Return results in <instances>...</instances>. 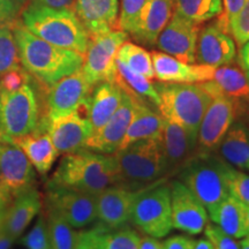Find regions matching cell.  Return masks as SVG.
I'll use <instances>...</instances> for the list:
<instances>
[{
	"instance_id": "obj_1",
	"label": "cell",
	"mask_w": 249,
	"mask_h": 249,
	"mask_svg": "<svg viewBox=\"0 0 249 249\" xmlns=\"http://www.w3.org/2000/svg\"><path fill=\"white\" fill-rule=\"evenodd\" d=\"M123 182L116 156L81 149L64 156L48 183L98 195Z\"/></svg>"
},
{
	"instance_id": "obj_2",
	"label": "cell",
	"mask_w": 249,
	"mask_h": 249,
	"mask_svg": "<svg viewBox=\"0 0 249 249\" xmlns=\"http://www.w3.org/2000/svg\"><path fill=\"white\" fill-rule=\"evenodd\" d=\"M13 35L23 68L44 85L52 86L82 67V54L50 44L23 24L14 28Z\"/></svg>"
},
{
	"instance_id": "obj_3",
	"label": "cell",
	"mask_w": 249,
	"mask_h": 249,
	"mask_svg": "<svg viewBox=\"0 0 249 249\" xmlns=\"http://www.w3.org/2000/svg\"><path fill=\"white\" fill-rule=\"evenodd\" d=\"M22 23L30 33L58 48L85 55L89 35L70 9H55L34 2L22 13Z\"/></svg>"
},
{
	"instance_id": "obj_4",
	"label": "cell",
	"mask_w": 249,
	"mask_h": 249,
	"mask_svg": "<svg viewBox=\"0 0 249 249\" xmlns=\"http://www.w3.org/2000/svg\"><path fill=\"white\" fill-rule=\"evenodd\" d=\"M155 88L160 96L157 108L161 116L181 124L196 141L202 118L213 97L198 83L161 82Z\"/></svg>"
},
{
	"instance_id": "obj_5",
	"label": "cell",
	"mask_w": 249,
	"mask_h": 249,
	"mask_svg": "<svg viewBox=\"0 0 249 249\" xmlns=\"http://www.w3.org/2000/svg\"><path fill=\"white\" fill-rule=\"evenodd\" d=\"M229 163L214 154L196 151L179 174L180 181L191 189L208 213L230 195L226 172Z\"/></svg>"
},
{
	"instance_id": "obj_6",
	"label": "cell",
	"mask_w": 249,
	"mask_h": 249,
	"mask_svg": "<svg viewBox=\"0 0 249 249\" xmlns=\"http://www.w3.org/2000/svg\"><path fill=\"white\" fill-rule=\"evenodd\" d=\"M40 116L36 92L29 81L15 91L0 90V135L18 139L37 129Z\"/></svg>"
},
{
	"instance_id": "obj_7",
	"label": "cell",
	"mask_w": 249,
	"mask_h": 249,
	"mask_svg": "<svg viewBox=\"0 0 249 249\" xmlns=\"http://www.w3.org/2000/svg\"><path fill=\"white\" fill-rule=\"evenodd\" d=\"M113 155L119 165L123 181L152 182L167 173L161 136L140 140Z\"/></svg>"
},
{
	"instance_id": "obj_8",
	"label": "cell",
	"mask_w": 249,
	"mask_h": 249,
	"mask_svg": "<svg viewBox=\"0 0 249 249\" xmlns=\"http://www.w3.org/2000/svg\"><path fill=\"white\" fill-rule=\"evenodd\" d=\"M130 222L144 234L164 238L172 231L171 186L156 183L139 191L130 214Z\"/></svg>"
},
{
	"instance_id": "obj_9",
	"label": "cell",
	"mask_w": 249,
	"mask_h": 249,
	"mask_svg": "<svg viewBox=\"0 0 249 249\" xmlns=\"http://www.w3.org/2000/svg\"><path fill=\"white\" fill-rule=\"evenodd\" d=\"M127 38L128 34L123 30H111L89 36L81 70L92 87L101 82H114L118 73L116 64L118 50Z\"/></svg>"
},
{
	"instance_id": "obj_10",
	"label": "cell",
	"mask_w": 249,
	"mask_h": 249,
	"mask_svg": "<svg viewBox=\"0 0 249 249\" xmlns=\"http://www.w3.org/2000/svg\"><path fill=\"white\" fill-rule=\"evenodd\" d=\"M36 172L26 154L0 135V203L9 205L21 193L34 187Z\"/></svg>"
},
{
	"instance_id": "obj_11",
	"label": "cell",
	"mask_w": 249,
	"mask_h": 249,
	"mask_svg": "<svg viewBox=\"0 0 249 249\" xmlns=\"http://www.w3.org/2000/svg\"><path fill=\"white\" fill-rule=\"evenodd\" d=\"M45 208L57 211L74 229H82L97 219V195L48 183Z\"/></svg>"
},
{
	"instance_id": "obj_12",
	"label": "cell",
	"mask_w": 249,
	"mask_h": 249,
	"mask_svg": "<svg viewBox=\"0 0 249 249\" xmlns=\"http://www.w3.org/2000/svg\"><path fill=\"white\" fill-rule=\"evenodd\" d=\"M240 112V103L236 99L219 96L211 101L202 118L196 140V151L214 154L227 130L234 123Z\"/></svg>"
},
{
	"instance_id": "obj_13",
	"label": "cell",
	"mask_w": 249,
	"mask_h": 249,
	"mask_svg": "<svg viewBox=\"0 0 249 249\" xmlns=\"http://www.w3.org/2000/svg\"><path fill=\"white\" fill-rule=\"evenodd\" d=\"M50 87L45 113V117L50 120L82 108L88 103L93 88L86 79L82 70L62 77Z\"/></svg>"
},
{
	"instance_id": "obj_14",
	"label": "cell",
	"mask_w": 249,
	"mask_h": 249,
	"mask_svg": "<svg viewBox=\"0 0 249 249\" xmlns=\"http://www.w3.org/2000/svg\"><path fill=\"white\" fill-rule=\"evenodd\" d=\"M46 129L59 155L71 154L85 149L87 141L93 133L88 117V103L79 111L67 116L48 119Z\"/></svg>"
},
{
	"instance_id": "obj_15",
	"label": "cell",
	"mask_w": 249,
	"mask_h": 249,
	"mask_svg": "<svg viewBox=\"0 0 249 249\" xmlns=\"http://www.w3.org/2000/svg\"><path fill=\"white\" fill-rule=\"evenodd\" d=\"M139 101L142 99L134 97L123 90V99L119 107L102 128L92 133L86 143L85 149L107 155L117 152L124 134L135 116L136 105Z\"/></svg>"
},
{
	"instance_id": "obj_16",
	"label": "cell",
	"mask_w": 249,
	"mask_h": 249,
	"mask_svg": "<svg viewBox=\"0 0 249 249\" xmlns=\"http://www.w3.org/2000/svg\"><path fill=\"white\" fill-rule=\"evenodd\" d=\"M170 186L173 229L189 235L200 234L208 224L205 207L180 180H176Z\"/></svg>"
},
{
	"instance_id": "obj_17",
	"label": "cell",
	"mask_w": 249,
	"mask_h": 249,
	"mask_svg": "<svg viewBox=\"0 0 249 249\" xmlns=\"http://www.w3.org/2000/svg\"><path fill=\"white\" fill-rule=\"evenodd\" d=\"M198 26L183 20L177 13L158 36V49L186 64H195Z\"/></svg>"
},
{
	"instance_id": "obj_18",
	"label": "cell",
	"mask_w": 249,
	"mask_h": 249,
	"mask_svg": "<svg viewBox=\"0 0 249 249\" xmlns=\"http://www.w3.org/2000/svg\"><path fill=\"white\" fill-rule=\"evenodd\" d=\"M235 55L234 40L217 22L209 24L198 33L195 62L217 68L231 64Z\"/></svg>"
},
{
	"instance_id": "obj_19",
	"label": "cell",
	"mask_w": 249,
	"mask_h": 249,
	"mask_svg": "<svg viewBox=\"0 0 249 249\" xmlns=\"http://www.w3.org/2000/svg\"><path fill=\"white\" fill-rule=\"evenodd\" d=\"M138 192L123 186H111L97 195L98 224L117 230L130 222V214Z\"/></svg>"
},
{
	"instance_id": "obj_20",
	"label": "cell",
	"mask_w": 249,
	"mask_h": 249,
	"mask_svg": "<svg viewBox=\"0 0 249 249\" xmlns=\"http://www.w3.org/2000/svg\"><path fill=\"white\" fill-rule=\"evenodd\" d=\"M155 77L160 82L201 83L213 79L214 68L205 65L186 64L164 52H151Z\"/></svg>"
},
{
	"instance_id": "obj_21",
	"label": "cell",
	"mask_w": 249,
	"mask_h": 249,
	"mask_svg": "<svg viewBox=\"0 0 249 249\" xmlns=\"http://www.w3.org/2000/svg\"><path fill=\"white\" fill-rule=\"evenodd\" d=\"M74 7L89 36L118 30L119 0H75Z\"/></svg>"
},
{
	"instance_id": "obj_22",
	"label": "cell",
	"mask_w": 249,
	"mask_h": 249,
	"mask_svg": "<svg viewBox=\"0 0 249 249\" xmlns=\"http://www.w3.org/2000/svg\"><path fill=\"white\" fill-rule=\"evenodd\" d=\"M46 126H48V118L45 117L33 133L18 139H9L26 154L34 169L40 176H45L52 169L59 156L50 138Z\"/></svg>"
},
{
	"instance_id": "obj_23",
	"label": "cell",
	"mask_w": 249,
	"mask_h": 249,
	"mask_svg": "<svg viewBox=\"0 0 249 249\" xmlns=\"http://www.w3.org/2000/svg\"><path fill=\"white\" fill-rule=\"evenodd\" d=\"M173 9V0H147L130 35L142 44L156 45L158 36L172 18Z\"/></svg>"
},
{
	"instance_id": "obj_24",
	"label": "cell",
	"mask_w": 249,
	"mask_h": 249,
	"mask_svg": "<svg viewBox=\"0 0 249 249\" xmlns=\"http://www.w3.org/2000/svg\"><path fill=\"white\" fill-rule=\"evenodd\" d=\"M141 236L128 226L110 230L97 224L88 231L79 232L75 249H140Z\"/></svg>"
},
{
	"instance_id": "obj_25",
	"label": "cell",
	"mask_w": 249,
	"mask_h": 249,
	"mask_svg": "<svg viewBox=\"0 0 249 249\" xmlns=\"http://www.w3.org/2000/svg\"><path fill=\"white\" fill-rule=\"evenodd\" d=\"M161 144L169 171L182 169L196 152V141L181 124L165 119Z\"/></svg>"
},
{
	"instance_id": "obj_26",
	"label": "cell",
	"mask_w": 249,
	"mask_h": 249,
	"mask_svg": "<svg viewBox=\"0 0 249 249\" xmlns=\"http://www.w3.org/2000/svg\"><path fill=\"white\" fill-rule=\"evenodd\" d=\"M42 204V196L35 186L21 193L9 204L6 213L4 231L17 240L31 220L40 213Z\"/></svg>"
},
{
	"instance_id": "obj_27",
	"label": "cell",
	"mask_w": 249,
	"mask_h": 249,
	"mask_svg": "<svg viewBox=\"0 0 249 249\" xmlns=\"http://www.w3.org/2000/svg\"><path fill=\"white\" fill-rule=\"evenodd\" d=\"M211 97L225 96L236 101L249 99V80L247 74L235 66L214 68L213 79L198 83Z\"/></svg>"
},
{
	"instance_id": "obj_28",
	"label": "cell",
	"mask_w": 249,
	"mask_h": 249,
	"mask_svg": "<svg viewBox=\"0 0 249 249\" xmlns=\"http://www.w3.org/2000/svg\"><path fill=\"white\" fill-rule=\"evenodd\" d=\"M93 87L88 99V117L93 132H96L107 123L119 107L123 89L114 82H101Z\"/></svg>"
},
{
	"instance_id": "obj_29",
	"label": "cell",
	"mask_w": 249,
	"mask_h": 249,
	"mask_svg": "<svg viewBox=\"0 0 249 249\" xmlns=\"http://www.w3.org/2000/svg\"><path fill=\"white\" fill-rule=\"evenodd\" d=\"M164 124L165 118L161 114L152 111L147 102L139 101L136 105L135 116L124 134L118 150L124 149L140 140L160 138L163 134Z\"/></svg>"
},
{
	"instance_id": "obj_30",
	"label": "cell",
	"mask_w": 249,
	"mask_h": 249,
	"mask_svg": "<svg viewBox=\"0 0 249 249\" xmlns=\"http://www.w3.org/2000/svg\"><path fill=\"white\" fill-rule=\"evenodd\" d=\"M210 219L226 234L234 239H242L248 235L246 207L234 196L230 194L222 201L213 213Z\"/></svg>"
},
{
	"instance_id": "obj_31",
	"label": "cell",
	"mask_w": 249,
	"mask_h": 249,
	"mask_svg": "<svg viewBox=\"0 0 249 249\" xmlns=\"http://www.w3.org/2000/svg\"><path fill=\"white\" fill-rule=\"evenodd\" d=\"M220 156L226 163L241 171H249V128L241 121H234L219 148Z\"/></svg>"
},
{
	"instance_id": "obj_32",
	"label": "cell",
	"mask_w": 249,
	"mask_h": 249,
	"mask_svg": "<svg viewBox=\"0 0 249 249\" xmlns=\"http://www.w3.org/2000/svg\"><path fill=\"white\" fill-rule=\"evenodd\" d=\"M116 64L118 73L114 83H117L124 91L134 97L142 99L144 102H151L152 104L158 107L160 96L155 88V85H152L151 80L130 70L128 66H126L124 62L118 59Z\"/></svg>"
},
{
	"instance_id": "obj_33",
	"label": "cell",
	"mask_w": 249,
	"mask_h": 249,
	"mask_svg": "<svg viewBox=\"0 0 249 249\" xmlns=\"http://www.w3.org/2000/svg\"><path fill=\"white\" fill-rule=\"evenodd\" d=\"M174 13L196 26L219 17L223 12L222 0H173Z\"/></svg>"
},
{
	"instance_id": "obj_34",
	"label": "cell",
	"mask_w": 249,
	"mask_h": 249,
	"mask_svg": "<svg viewBox=\"0 0 249 249\" xmlns=\"http://www.w3.org/2000/svg\"><path fill=\"white\" fill-rule=\"evenodd\" d=\"M45 220L52 249H75L79 232L57 211L45 208Z\"/></svg>"
},
{
	"instance_id": "obj_35",
	"label": "cell",
	"mask_w": 249,
	"mask_h": 249,
	"mask_svg": "<svg viewBox=\"0 0 249 249\" xmlns=\"http://www.w3.org/2000/svg\"><path fill=\"white\" fill-rule=\"evenodd\" d=\"M117 59L136 73L141 74L149 80L155 79L154 65L151 53L134 43L124 42L118 50Z\"/></svg>"
},
{
	"instance_id": "obj_36",
	"label": "cell",
	"mask_w": 249,
	"mask_h": 249,
	"mask_svg": "<svg viewBox=\"0 0 249 249\" xmlns=\"http://www.w3.org/2000/svg\"><path fill=\"white\" fill-rule=\"evenodd\" d=\"M20 57L14 35L7 28L0 26V76L18 66Z\"/></svg>"
},
{
	"instance_id": "obj_37",
	"label": "cell",
	"mask_w": 249,
	"mask_h": 249,
	"mask_svg": "<svg viewBox=\"0 0 249 249\" xmlns=\"http://www.w3.org/2000/svg\"><path fill=\"white\" fill-rule=\"evenodd\" d=\"M226 179L230 194L242 204L249 207V174L241 170H236L229 164Z\"/></svg>"
},
{
	"instance_id": "obj_38",
	"label": "cell",
	"mask_w": 249,
	"mask_h": 249,
	"mask_svg": "<svg viewBox=\"0 0 249 249\" xmlns=\"http://www.w3.org/2000/svg\"><path fill=\"white\" fill-rule=\"evenodd\" d=\"M147 0H121L120 17L118 18V30L130 34L136 26L139 15Z\"/></svg>"
},
{
	"instance_id": "obj_39",
	"label": "cell",
	"mask_w": 249,
	"mask_h": 249,
	"mask_svg": "<svg viewBox=\"0 0 249 249\" xmlns=\"http://www.w3.org/2000/svg\"><path fill=\"white\" fill-rule=\"evenodd\" d=\"M23 245L28 249H52L44 213H40L30 232L23 238Z\"/></svg>"
},
{
	"instance_id": "obj_40",
	"label": "cell",
	"mask_w": 249,
	"mask_h": 249,
	"mask_svg": "<svg viewBox=\"0 0 249 249\" xmlns=\"http://www.w3.org/2000/svg\"><path fill=\"white\" fill-rule=\"evenodd\" d=\"M229 34L233 36L239 48L249 40V0H245L240 12L230 24Z\"/></svg>"
},
{
	"instance_id": "obj_41",
	"label": "cell",
	"mask_w": 249,
	"mask_h": 249,
	"mask_svg": "<svg viewBox=\"0 0 249 249\" xmlns=\"http://www.w3.org/2000/svg\"><path fill=\"white\" fill-rule=\"evenodd\" d=\"M207 239H209L214 249H241L240 242L223 232L217 225L207 224L204 229Z\"/></svg>"
},
{
	"instance_id": "obj_42",
	"label": "cell",
	"mask_w": 249,
	"mask_h": 249,
	"mask_svg": "<svg viewBox=\"0 0 249 249\" xmlns=\"http://www.w3.org/2000/svg\"><path fill=\"white\" fill-rule=\"evenodd\" d=\"M29 81L27 71L18 67L14 70L6 71L0 76V90L2 91H15L21 88L24 83Z\"/></svg>"
},
{
	"instance_id": "obj_43",
	"label": "cell",
	"mask_w": 249,
	"mask_h": 249,
	"mask_svg": "<svg viewBox=\"0 0 249 249\" xmlns=\"http://www.w3.org/2000/svg\"><path fill=\"white\" fill-rule=\"evenodd\" d=\"M222 2H224V8L220 14L222 17L217 21V23L224 31L229 34L230 24L234 20L236 14L240 12L245 0H222Z\"/></svg>"
},
{
	"instance_id": "obj_44",
	"label": "cell",
	"mask_w": 249,
	"mask_h": 249,
	"mask_svg": "<svg viewBox=\"0 0 249 249\" xmlns=\"http://www.w3.org/2000/svg\"><path fill=\"white\" fill-rule=\"evenodd\" d=\"M195 244L194 239L186 235L170 236L163 242L164 249H193Z\"/></svg>"
},
{
	"instance_id": "obj_45",
	"label": "cell",
	"mask_w": 249,
	"mask_h": 249,
	"mask_svg": "<svg viewBox=\"0 0 249 249\" xmlns=\"http://www.w3.org/2000/svg\"><path fill=\"white\" fill-rule=\"evenodd\" d=\"M17 6L14 0H0V22H5L14 17Z\"/></svg>"
},
{
	"instance_id": "obj_46",
	"label": "cell",
	"mask_w": 249,
	"mask_h": 249,
	"mask_svg": "<svg viewBox=\"0 0 249 249\" xmlns=\"http://www.w3.org/2000/svg\"><path fill=\"white\" fill-rule=\"evenodd\" d=\"M40 5L55 9H71L75 6V0H35Z\"/></svg>"
},
{
	"instance_id": "obj_47",
	"label": "cell",
	"mask_w": 249,
	"mask_h": 249,
	"mask_svg": "<svg viewBox=\"0 0 249 249\" xmlns=\"http://www.w3.org/2000/svg\"><path fill=\"white\" fill-rule=\"evenodd\" d=\"M140 249H164L163 244L154 236L145 235L140 239Z\"/></svg>"
},
{
	"instance_id": "obj_48",
	"label": "cell",
	"mask_w": 249,
	"mask_h": 249,
	"mask_svg": "<svg viewBox=\"0 0 249 249\" xmlns=\"http://www.w3.org/2000/svg\"><path fill=\"white\" fill-rule=\"evenodd\" d=\"M239 64L246 71H249V40L246 42L239 51Z\"/></svg>"
},
{
	"instance_id": "obj_49",
	"label": "cell",
	"mask_w": 249,
	"mask_h": 249,
	"mask_svg": "<svg viewBox=\"0 0 249 249\" xmlns=\"http://www.w3.org/2000/svg\"><path fill=\"white\" fill-rule=\"evenodd\" d=\"M14 241V239L11 238V236L4 231V229L0 231V249H9L11 246L13 245Z\"/></svg>"
},
{
	"instance_id": "obj_50",
	"label": "cell",
	"mask_w": 249,
	"mask_h": 249,
	"mask_svg": "<svg viewBox=\"0 0 249 249\" xmlns=\"http://www.w3.org/2000/svg\"><path fill=\"white\" fill-rule=\"evenodd\" d=\"M193 249H214V248L209 239L203 238V239H200V240L195 241Z\"/></svg>"
},
{
	"instance_id": "obj_51",
	"label": "cell",
	"mask_w": 249,
	"mask_h": 249,
	"mask_svg": "<svg viewBox=\"0 0 249 249\" xmlns=\"http://www.w3.org/2000/svg\"><path fill=\"white\" fill-rule=\"evenodd\" d=\"M9 205L0 203V231L4 229V224L6 219V213H7V209Z\"/></svg>"
},
{
	"instance_id": "obj_52",
	"label": "cell",
	"mask_w": 249,
	"mask_h": 249,
	"mask_svg": "<svg viewBox=\"0 0 249 249\" xmlns=\"http://www.w3.org/2000/svg\"><path fill=\"white\" fill-rule=\"evenodd\" d=\"M241 249H249V235L245 236V239L240 242Z\"/></svg>"
},
{
	"instance_id": "obj_53",
	"label": "cell",
	"mask_w": 249,
	"mask_h": 249,
	"mask_svg": "<svg viewBox=\"0 0 249 249\" xmlns=\"http://www.w3.org/2000/svg\"><path fill=\"white\" fill-rule=\"evenodd\" d=\"M246 207V216H247V226H248V235H249V207L245 205Z\"/></svg>"
},
{
	"instance_id": "obj_54",
	"label": "cell",
	"mask_w": 249,
	"mask_h": 249,
	"mask_svg": "<svg viewBox=\"0 0 249 249\" xmlns=\"http://www.w3.org/2000/svg\"><path fill=\"white\" fill-rule=\"evenodd\" d=\"M246 74H247V77H248V80H249V71H246Z\"/></svg>"
}]
</instances>
